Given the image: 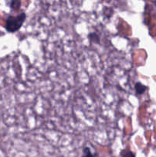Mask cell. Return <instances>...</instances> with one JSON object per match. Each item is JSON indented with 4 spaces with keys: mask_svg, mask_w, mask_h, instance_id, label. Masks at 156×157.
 Returning <instances> with one entry per match:
<instances>
[{
    "mask_svg": "<svg viewBox=\"0 0 156 157\" xmlns=\"http://www.w3.org/2000/svg\"><path fill=\"white\" fill-rule=\"evenodd\" d=\"M25 12H21L18 15H9L6 19L5 29L9 33H15L18 32L26 20Z\"/></svg>",
    "mask_w": 156,
    "mask_h": 157,
    "instance_id": "6da1fadb",
    "label": "cell"
},
{
    "mask_svg": "<svg viewBox=\"0 0 156 157\" xmlns=\"http://www.w3.org/2000/svg\"><path fill=\"white\" fill-rule=\"evenodd\" d=\"M134 87H135V90H136V94H138V95L143 94L147 89L146 86H145L144 84H142V83L139 82V81H138V82H136V84H135Z\"/></svg>",
    "mask_w": 156,
    "mask_h": 157,
    "instance_id": "7a4b0ae2",
    "label": "cell"
},
{
    "mask_svg": "<svg viewBox=\"0 0 156 157\" xmlns=\"http://www.w3.org/2000/svg\"><path fill=\"white\" fill-rule=\"evenodd\" d=\"M119 157H136V154L128 148L123 149L119 153Z\"/></svg>",
    "mask_w": 156,
    "mask_h": 157,
    "instance_id": "3957f363",
    "label": "cell"
},
{
    "mask_svg": "<svg viewBox=\"0 0 156 157\" xmlns=\"http://www.w3.org/2000/svg\"><path fill=\"white\" fill-rule=\"evenodd\" d=\"M88 39L90 40V42H95V43H99L100 40H99V37L96 32H91L88 35Z\"/></svg>",
    "mask_w": 156,
    "mask_h": 157,
    "instance_id": "277c9868",
    "label": "cell"
},
{
    "mask_svg": "<svg viewBox=\"0 0 156 157\" xmlns=\"http://www.w3.org/2000/svg\"><path fill=\"white\" fill-rule=\"evenodd\" d=\"M21 1H17V0H13L9 2V7L14 10H18L21 8Z\"/></svg>",
    "mask_w": 156,
    "mask_h": 157,
    "instance_id": "5b68a950",
    "label": "cell"
},
{
    "mask_svg": "<svg viewBox=\"0 0 156 157\" xmlns=\"http://www.w3.org/2000/svg\"><path fill=\"white\" fill-rule=\"evenodd\" d=\"M96 155H93L92 153L91 150L89 147H84L83 150V156L82 157H96Z\"/></svg>",
    "mask_w": 156,
    "mask_h": 157,
    "instance_id": "8992f818",
    "label": "cell"
}]
</instances>
